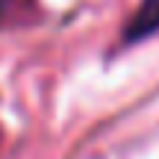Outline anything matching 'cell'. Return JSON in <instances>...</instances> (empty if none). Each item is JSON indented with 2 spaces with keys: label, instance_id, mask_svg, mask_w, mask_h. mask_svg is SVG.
Listing matches in <instances>:
<instances>
[{
  "label": "cell",
  "instance_id": "cell-1",
  "mask_svg": "<svg viewBox=\"0 0 159 159\" xmlns=\"http://www.w3.org/2000/svg\"><path fill=\"white\" fill-rule=\"evenodd\" d=\"M159 33V0H142L124 27V44H139Z\"/></svg>",
  "mask_w": 159,
  "mask_h": 159
}]
</instances>
